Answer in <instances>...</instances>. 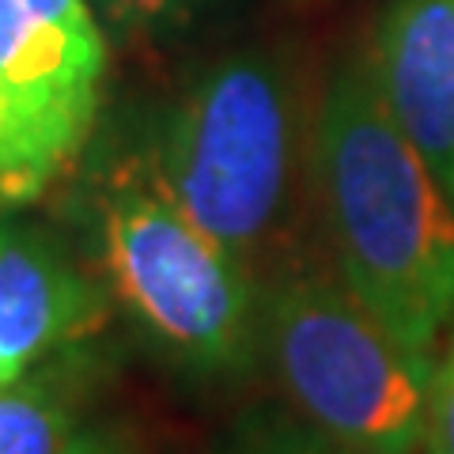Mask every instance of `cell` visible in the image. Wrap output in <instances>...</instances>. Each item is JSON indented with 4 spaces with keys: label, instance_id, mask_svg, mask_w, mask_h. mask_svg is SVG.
<instances>
[{
    "label": "cell",
    "instance_id": "cell-8",
    "mask_svg": "<svg viewBox=\"0 0 454 454\" xmlns=\"http://www.w3.org/2000/svg\"><path fill=\"white\" fill-rule=\"evenodd\" d=\"M73 443V413L46 379L0 387V454H68Z\"/></svg>",
    "mask_w": 454,
    "mask_h": 454
},
{
    "label": "cell",
    "instance_id": "cell-5",
    "mask_svg": "<svg viewBox=\"0 0 454 454\" xmlns=\"http://www.w3.org/2000/svg\"><path fill=\"white\" fill-rule=\"evenodd\" d=\"M103 80L88 0H0V208L38 201L80 160Z\"/></svg>",
    "mask_w": 454,
    "mask_h": 454
},
{
    "label": "cell",
    "instance_id": "cell-9",
    "mask_svg": "<svg viewBox=\"0 0 454 454\" xmlns=\"http://www.w3.org/2000/svg\"><path fill=\"white\" fill-rule=\"evenodd\" d=\"M424 443H428V454H454V322H450V345L443 352V360L432 367Z\"/></svg>",
    "mask_w": 454,
    "mask_h": 454
},
{
    "label": "cell",
    "instance_id": "cell-4",
    "mask_svg": "<svg viewBox=\"0 0 454 454\" xmlns=\"http://www.w3.org/2000/svg\"><path fill=\"white\" fill-rule=\"evenodd\" d=\"M288 160L292 118L280 80L235 57L182 98L148 167L193 227L247 262L280 212Z\"/></svg>",
    "mask_w": 454,
    "mask_h": 454
},
{
    "label": "cell",
    "instance_id": "cell-2",
    "mask_svg": "<svg viewBox=\"0 0 454 454\" xmlns=\"http://www.w3.org/2000/svg\"><path fill=\"white\" fill-rule=\"evenodd\" d=\"M280 387L348 454H413L428 420L435 360L405 348L348 288L288 280L265 310Z\"/></svg>",
    "mask_w": 454,
    "mask_h": 454
},
{
    "label": "cell",
    "instance_id": "cell-11",
    "mask_svg": "<svg viewBox=\"0 0 454 454\" xmlns=\"http://www.w3.org/2000/svg\"><path fill=\"white\" fill-rule=\"evenodd\" d=\"M220 454H348V450H340L337 443L322 447V443H307V439H292V435H250Z\"/></svg>",
    "mask_w": 454,
    "mask_h": 454
},
{
    "label": "cell",
    "instance_id": "cell-7",
    "mask_svg": "<svg viewBox=\"0 0 454 454\" xmlns=\"http://www.w3.org/2000/svg\"><path fill=\"white\" fill-rule=\"evenodd\" d=\"M106 295L27 227H0V382H16L46 352L91 337Z\"/></svg>",
    "mask_w": 454,
    "mask_h": 454
},
{
    "label": "cell",
    "instance_id": "cell-1",
    "mask_svg": "<svg viewBox=\"0 0 454 454\" xmlns=\"http://www.w3.org/2000/svg\"><path fill=\"white\" fill-rule=\"evenodd\" d=\"M315 167L345 288L405 348L435 360L454 322V201L372 73L340 76L325 98Z\"/></svg>",
    "mask_w": 454,
    "mask_h": 454
},
{
    "label": "cell",
    "instance_id": "cell-10",
    "mask_svg": "<svg viewBox=\"0 0 454 454\" xmlns=\"http://www.w3.org/2000/svg\"><path fill=\"white\" fill-rule=\"evenodd\" d=\"M103 12L114 23L125 27H152V23H167L182 16L193 0H98Z\"/></svg>",
    "mask_w": 454,
    "mask_h": 454
},
{
    "label": "cell",
    "instance_id": "cell-12",
    "mask_svg": "<svg viewBox=\"0 0 454 454\" xmlns=\"http://www.w3.org/2000/svg\"><path fill=\"white\" fill-rule=\"evenodd\" d=\"M68 454H118V450L106 447V443H98V439H76Z\"/></svg>",
    "mask_w": 454,
    "mask_h": 454
},
{
    "label": "cell",
    "instance_id": "cell-13",
    "mask_svg": "<svg viewBox=\"0 0 454 454\" xmlns=\"http://www.w3.org/2000/svg\"><path fill=\"white\" fill-rule=\"evenodd\" d=\"M0 387H4V382H0Z\"/></svg>",
    "mask_w": 454,
    "mask_h": 454
},
{
    "label": "cell",
    "instance_id": "cell-6",
    "mask_svg": "<svg viewBox=\"0 0 454 454\" xmlns=\"http://www.w3.org/2000/svg\"><path fill=\"white\" fill-rule=\"evenodd\" d=\"M367 73L454 201V0H394Z\"/></svg>",
    "mask_w": 454,
    "mask_h": 454
},
{
    "label": "cell",
    "instance_id": "cell-3",
    "mask_svg": "<svg viewBox=\"0 0 454 454\" xmlns=\"http://www.w3.org/2000/svg\"><path fill=\"white\" fill-rule=\"evenodd\" d=\"M103 262L121 307L175 356L227 367L254 333L243 262L193 227L152 167H129L103 201Z\"/></svg>",
    "mask_w": 454,
    "mask_h": 454
}]
</instances>
